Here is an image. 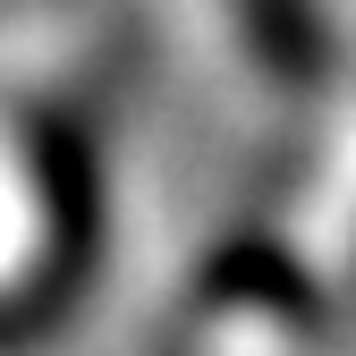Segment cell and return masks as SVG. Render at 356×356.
<instances>
[{"mask_svg":"<svg viewBox=\"0 0 356 356\" xmlns=\"http://www.w3.org/2000/svg\"><path fill=\"white\" fill-rule=\"evenodd\" d=\"M34 145V178H42V212H51V229H42V263L17 297V331H51L68 305L94 289V263H102V170H94V145H85V127L51 119L42 111L26 127Z\"/></svg>","mask_w":356,"mask_h":356,"instance_id":"obj_1","label":"cell"},{"mask_svg":"<svg viewBox=\"0 0 356 356\" xmlns=\"http://www.w3.org/2000/svg\"><path fill=\"white\" fill-rule=\"evenodd\" d=\"M246 51L263 60V76L280 85H314L331 68V26H323V0H229Z\"/></svg>","mask_w":356,"mask_h":356,"instance_id":"obj_2","label":"cell"},{"mask_svg":"<svg viewBox=\"0 0 356 356\" xmlns=\"http://www.w3.org/2000/svg\"><path fill=\"white\" fill-rule=\"evenodd\" d=\"M212 297L263 305V314H280V323H314V280H305L289 263V246H272V238H238L220 254L212 263Z\"/></svg>","mask_w":356,"mask_h":356,"instance_id":"obj_3","label":"cell"}]
</instances>
